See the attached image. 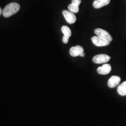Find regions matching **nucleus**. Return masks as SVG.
<instances>
[{"instance_id": "1", "label": "nucleus", "mask_w": 126, "mask_h": 126, "mask_svg": "<svg viewBox=\"0 0 126 126\" xmlns=\"http://www.w3.org/2000/svg\"><path fill=\"white\" fill-rule=\"evenodd\" d=\"M20 9V5L16 2L8 4L2 11V15L5 18H9L17 13Z\"/></svg>"}, {"instance_id": "2", "label": "nucleus", "mask_w": 126, "mask_h": 126, "mask_svg": "<svg viewBox=\"0 0 126 126\" xmlns=\"http://www.w3.org/2000/svg\"><path fill=\"white\" fill-rule=\"evenodd\" d=\"M94 33L97 36L108 42H111L113 40V38L110 34L105 30L100 29V28H97L94 31Z\"/></svg>"}, {"instance_id": "3", "label": "nucleus", "mask_w": 126, "mask_h": 126, "mask_svg": "<svg viewBox=\"0 0 126 126\" xmlns=\"http://www.w3.org/2000/svg\"><path fill=\"white\" fill-rule=\"evenodd\" d=\"M110 60V57L109 55L105 54H97L94 56L92 59V61L96 64H103L106 63Z\"/></svg>"}, {"instance_id": "4", "label": "nucleus", "mask_w": 126, "mask_h": 126, "mask_svg": "<svg viewBox=\"0 0 126 126\" xmlns=\"http://www.w3.org/2000/svg\"><path fill=\"white\" fill-rule=\"evenodd\" d=\"M63 14L66 21L70 24H73L76 22L77 17L73 12L68 10H64L63 11Z\"/></svg>"}, {"instance_id": "5", "label": "nucleus", "mask_w": 126, "mask_h": 126, "mask_svg": "<svg viewBox=\"0 0 126 126\" xmlns=\"http://www.w3.org/2000/svg\"><path fill=\"white\" fill-rule=\"evenodd\" d=\"M91 40H92V43L97 47L106 46H108L109 45L110 43V42H108V41L104 40V39L100 38V37H99L97 36H93Z\"/></svg>"}, {"instance_id": "6", "label": "nucleus", "mask_w": 126, "mask_h": 126, "mask_svg": "<svg viewBox=\"0 0 126 126\" xmlns=\"http://www.w3.org/2000/svg\"><path fill=\"white\" fill-rule=\"evenodd\" d=\"M121 81V78L117 75H113L109 78L108 82V85L109 88H113L119 85Z\"/></svg>"}, {"instance_id": "7", "label": "nucleus", "mask_w": 126, "mask_h": 126, "mask_svg": "<svg viewBox=\"0 0 126 126\" xmlns=\"http://www.w3.org/2000/svg\"><path fill=\"white\" fill-rule=\"evenodd\" d=\"M81 3V0H72L71 4L68 7V9L73 13H78L79 12V6Z\"/></svg>"}, {"instance_id": "8", "label": "nucleus", "mask_w": 126, "mask_h": 126, "mask_svg": "<svg viewBox=\"0 0 126 126\" xmlns=\"http://www.w3.org/2000/svg\"><path fill=\"white\" fill-rule=\"evenodd\" d=\"M84 49L81 46H76L72 47L70 50V54L72 57L79 56L81 54L83 53Z\"/></svg>"}, {"instance_id": "9", "label": "nucleus", "mask_w": 126, "mask_h": 126, "mask_svg": "<svg viewBox=\"0 0 126 126\" xmlns=\"http://www.w3.org/2000/svg\"><path fill=\"white\" fill-rule=\"evenodd\" d=\"M111 70V67L110 64H105L101 67H99L97 68V72L100 75H107Z\"/></svg>"}, {"instance_id": "10", "label": "nucleus", "mask_w": 126, "mask_h": 126, "mask_svg": "<svg viewBox=\"0 0 126 126\" xmlns=\"http://www.w3.org/2000/svg\"><path fill=\"white\" fill-rule=\"evenodd\" d=\"M110 2V0H94L93 3V6L94 8L99 9L108 5Z\"/></svg>"}, {"instance_id": "11", "label": "nucleus", "mask_w": 126, "mask_h": 126, "mask_svg": "<svg viewBox=\"0 0 126 126\" xmlns=\"http://www.w3.org/2000/svg\"><path fill=\"white\" fill-rule=\"evenodd\" d=\"M117 93L120 96H126V81L118 86Z\"/></svg>"}, {"instance_id": "12", "label": "nucleus", "mask_w": 126, "mask_h": 126, "mask_svg": "<svg viewBox=\"0 0 126 126\" xmlns=\"http://www.w3.org/2000/svg\"><path fill=\"white\" fill-rule=\"evenodd\" d=\"M61 32L63 34H64V36L67 37L68 38H70L71 36V31L70 28H69L67 26H63L61 28Z\"/></svg>"}, {"instance_id": "13", "label": "nucleus", "mask_w": 126, "mask_h": 126, "mask_svg": "<svg viewBox=\"0 0 126 126\" xmlns=\"http://www.w3.org/2000/svg\"><path fill=\"white\" fill-rule=\"evenodd\" d=\"M68 40H69V38H68V37H65V36H63V43H65V44H67L68 42Z\"/></svg>"}, {"instance_id": "14", "label": "nucleus", "mask_w": 126, "mask_h": 126, "mask_svg": "<svg viewBox=\"0 0 126 126\" xmlns=\"http://www.w3.org/2000/svg\"><path fill=\"white\" fill-rule=\"evenodd\" d=\"M1 14H2V9L0 7V16L1 15Z\"/></svg>"}, {"instance_id": "15", "label": "nucleus", "mask_w": 126, "mask_h": 126, "mask_svg": "<svg viewBox=\"0 0 126 126\" xmlns=\"http://www.w3.org/2000/svg\"><path fill=\"white\" fill-rule=\"evenodd\" d=\"M85 55V53H82V54H81V55H80L79 56H81V57H84Z\"/></svg>"}]
</instances>
